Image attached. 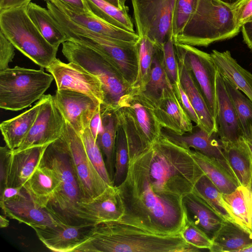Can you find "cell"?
<instances>
[{"instance_id": "ffe728a7", "label": "cell", "mask_w": 252, "mask_h": 252, "mask_svg": "<svg viewBox=\"0 0 252 252\" xmlns=\"http://www.w3.org/2000/svg\"><path fill=\"white\" fill-rule=\"evenodd\" d=\"M154 107L162 128L180 135L193 131L192 121L182 106L173 87L163 91Z\"/></svg>"}, {"instance_id": "6da1fadb", "label": "cell", "mask_w": 252, "mask_h": 252, "mask_svg": "<svg viewBox=\"0 0 252 252\" xmlns=\"http://www.w3.org/2000/svg\"><path fill=\"white\" fill-rule=\"evenodd\" d=\"M204 174L190 149L161 133L129 158L126 178L116 187L125 208L122 219L159 233L182 234L188 221L184 198Z\"/></svg>"}, {"instance_id": "8992f818", "label": "cell", "mask_w": 252, "mask_h": 252, "mask_svg": "<svg viewBox=\"0 0 252 252\" xmlns=\"http://www.w3.org/2000/svg\"><path fill=\"white\" fill-rule=\"evenodd\" d=\"M28 4L0 12V31L15 48L46 68L56 59L58 48L44 38L29 17Z\"/></svg>"}, {"instance_id": "44dd1931", "label": "cell", "mask_w": 252, "mask_h": 252, "mask_svg": "<svg viewBox=\"0 0 252 252\" xmlns=\"http://www.w3.org/2000/svg\"><path fill=\"white\" fill-rule=\"evenodd\" d=\"M49 0L66 15L72 21L81 27L96 33L113 38L137 42L139 36L135 32H130L111 25L92 13L78 11L60 0Z\"/></svg>"}, {"instance_id": "484cf974", "label": "cell", "mask_w": 252, "mask_h": 252, "mask_svg": "<svg viewBox=\"0 0 252 252\" xmlns=\"http://www.w3.org/2000/svg\"><path fill=\"white\" fill-rule=\"evenodd\" d=\"M184 203L188 220L212 240L224 220L192 192L184 197Z\"/></svg>"}, {"instance_id": "603a6c76", "label": "cell", "mask_w": 252, "mask_h": 252, "mask_svg": "<svg viewBox=\"0 0 252 252\" xmlns=\"http://www.w3.org/2000/svg\"><path fill=\"white\" fill-rule=\"evenodd\" d=\"M48 146L33 147L16 153L12 151L6 187H23L41 163Z\"/></svg>"}, {"instance_id": "7402d4cb", "label": "cell", "mask_w": 252, "mask_h": 252, "mask_svg": "<svg viewBox=\"0 0 252 252\" xmlns=\"http://www.w3.org/2000/svg\"><path fill=\"white\" fill-rule=\"evenodd\" d=\"M61 181L56 172L41 161L23 186L37 207L45 209L59 189Z\"/></svg>"}, {"instance_id": "f5cc1de1", "label": "cell", "mask_w": 252, "mask_h": 252, "mask_svg": "<svg viewBox=\"0 0 252 252\" xmlns=\"http://www.w3.org/2000/svg\"><path fill=\"white\" fill-rule=\"evenodd\" d=\"M72 7L75 9L84 11L87 13H91L88 7V5L85 0H60Z\"/></svg>"}, {"instance_id": "c3c4849f", "label": "cell", "mask_w": 252, "mask_h": 252, "mask_svg": "<svg viewBox=\"0 0 252 252\" xmlns=\"http://www.w3.org/2000/svg\"><path fill=\"white\" fill-rule=\"evenodd\" d=\"M25 192L23 187H6L0 191V202L6 201Z\"/></svg>"}, {"instance_id": "db71d44e", "label": "cell", "mask_w": 252, "mask_h": 252, "mask_svg": "<svg viewBox=\"0 0 252 252\" xmlns=\"http://www.w3.org/2000/svg\"><path fill=\"white\" fill-rule=\"evenodd\" d=\"M242 138L246 144L252 157V127L250 128L249 133L246 135L243 136Z\"/></svg>"}, {"instance_id": "7bdbcfd3", "label": "cell", "mask_w": 252, "mask_h": 252, "mask_svg": "<svg viewBox=\"0 0 252 252\" xmlns=\"http://www.w3.org/2000/svg\"><path fill=\"white\" fill-rule=\"evenodd\" d=\"M182 235L188 243L202 250L207 249L209 251L212 246V240L189 220L182 232Z\"/></svg>"}, {"instance_id": "11a10c76", "label": "cell", "mask_w": 252, "mask_h": 252, "mask_svg": "<svg viewBox=\"0 0 252 252\" xmlns=\"http://www.w3.org/2000/svg\"><path fill=\"white\" fill-rule=\"evenodd\" d=\"M9 225V220L5 217L2 215L0 216V227L5 228Z\"/></svg>"}, {"instance_id": "d590c367", "label": "cell", "mask_w": 252, "mask_h": 252, "mask_svg": "<svg viewBox=\"0 0 252 252\" xmlns=\"http://www.w3.org/2000/svg\"><path fill=\"white\" fill-rule=\"evenodd\" d=\"M192 192L224 220L236 222L224 201L222 193L205 174L197 181Z\"/></svg>"}, {"instance_id": "b9f144b4", "label": "cell", "mask_w": 252, "mask_h": 252, "mask_svg": "<svg viewBox=\"0 0 252 252\" xmlns=\"http://www.w3.org/2000/svg\"><path fill=\"white\" fill-rule=\"evenodd\" d=\"M162 64L169 80L174 85L179 80V76L173 37L162 46Z\"/></svg>"}, {"instance_id": "681fc988", "label": "cell", "mask_w": 252, "mask_h": 252, "mask_svg": "<svg viewBox=\"0 0 252 252\" xmlns=\"http://www.w3.org/2000/svg\"><path fill=\"white\" fill-rule=\"evenodd\" d=\"M89 127L94 137L96 140L99 133L102 129L100 107L96 111L91 121Z\"/></svg>"}, {"instance_id": "1f68e13d", "label": "cell", "mask_w": 252, "mask_h": 252, "mask_svg": "<svg viewBox=\"0 0 252 252\" xmlns=\"http://www.w3.org/2000/svg\"><path fill=\"white\" fill-rule=\"evenodd\" d=\"M102 129L96 142L104 157L105 165L113 183L118 118L115 111L100 109Z\"/></svg>"}, {"instance_id": "f1b7e54d", "label": "cell", "mask_w": 252, "mask_h": 252, "mask_svg": "<svg viewBox=\"0 0 252 252\" xmlns=\"http://www.w3.org/2000/svg\"><path fill=\"white\" fill-rule=\"evenodd\" d=\"M194 159L204 174L219 189L222 194H229L240 186L236 179L216 159L190 149Z\"/></svg>"}, {"instance_id": "2e32d148", "label": "cell", "mask_w": 252, "mask_h": 252, "mask_svg": "<svg viewBox=\"0 0 252 252\" xmlns=\"http://www.w3.org/2000/svg\"><path fill=\"white\" fill-rule=\"evenodd\" d=\"M94 224L83 222L77 225L70 224L60 215L54 224L34 226L40 241L49 250L56 252H73Z\"/></svg>"}, {"instance_id": "e575fe53", "label": "cell", "mask_w": 252, "mask_h": 252, "mask_svg": "<svg viewBox=\"0 0 252 252\" xmlns=\"http://www.w3.org/2000/svg\"><path fill=\"white\" fill-rule=\"evenodd\" d=\"M85 0L93 14L115 27L135 32L126 8H118L104 0Z\"/></svg>"}, {"instance_id": "ac0fdd59", "label": "cell", "mask_w": 252, "mask_h": 252, "mask_svg": "<svg viewBox=\"0 0 252 252\" xmlns=\"http://www.w3.org/2000/svg\"><path fill=\"white\" fill-rule=\"evenodd\" d=\"M217 124L221 139L227 144L240 141L243 136L239 118L223 77L216 75Z\"/></svg>"}, {"instance_id": "5bb4252c", "label": "cell", "mask_w": 252, "mask_h": 252, "mask_svg": "<svg viewBox=\"0 0 252 252\" xmlns=\"http://www.w3.org/2000/svg\"><path fill=\"white\" fill-rule=\"evenodd\" d=\"M125 214V208L116 187L109 186L92 198H81L77 203L72 218L94 225L118 221Z\"/></svg>"}, {"instance_id": "277c9868", "label": "cell", "mask_w": 252, "mask_h": 252, "mask_svg": "<svg viewBox=\"0 0 252 252\" xmlns=\"http://www.w3.org/2000/svg\"><path fill=\"white\" fill-rule=\"evenodd\" d=\"M240 29L232 6L219 0H199L195 11L173 40L174 44L207 47L234 37Z\"/></svg>"}, {"instance_id": "9c48e42d", "label": "cell", "mask_w": 252, "mask_h": 252, "mask_svg": "<svg viewBox=\"0 0 252 252\" xmlns=\"http://www.w3.org/2000/svg\"><path fill=\"white\" fill-rule=\"evenodd\" d=\"M137 33L162 46L173 37L171 23L175 0H131Z\"/></svg>"}, {"instance_id": "52a82bcc", "label": "cell", "mask_w": 252, "mask_h": 252, "mask_svg": "<svg viewBox=\"0 0 252 252\" xmlns=\"http://www.w3.org/2000/svg\"><path fill=\"white\" fill-rule=\"evenodd\" d=\"M54 77L44 72L16 66L0 71V107L19 111L39 100Z\"/></svg>"}, {"instance_id": "4316f807", "label": "cell", "mask_w": 252, "mask_h": 252, "mask_svg": "<svg viewBox=\"0 0 252 252\" xmlns=\"http://www.w3.org/2000/svg\"><path fill=\"white\" fill-rule=\"evenodd\" d=\"M212 252H241L252 245V233L236 222L224 220L212 239Z\"/></svg>"}, {"instance_id": "6f0895ef", "label": "cell", "mask_w": 252, "mask_h": 252, "mask_svg": "<svg viewBox=\"0 0 252 252\" xmlns=\"http://www.w3.org/2000/svg\"><path fill=\"white\" fill-rule=\"evenodd\" d=\"M111 4L115 5V6L121 8V9H124L122 8L120 4V0H104Z\"/></svg>"}, {"instance_id": "9f6ffc18", "label": "cell", "mask_w": 252, "mask_h": 252, "mask_svg": "<svg viewBox=\"0 0 252 252\" xmlns=\"http://www.w3.org/2000/svg\"><path fill=\"white\" fill-rule=\"evenodd\" d=\"M220 1L228 5L233 6L241 0H219Z\"/></svg>"}, {"instance_id": "91938a15", "label": "cell", "mask_w": 252, "mask_h": 252, "mask_svg": "<svg viewBox=\"0 0 252 252\" xmlns=\"http://www.w3.org/2000/svg\"><path fill=\"white\" fill-rule=\"evenodd\" d=\"M127 0H120V4L122 8H126V2Z\"/></svg>"}, {"instance_id": "f907efd6", "label": "cell", "mask_w": 252, "mask_h": 252, "mask_svg": "<svg viewBox=\"0 0 252 252\" xmlns=\"http://www.w3.org/2000/svg\"><path fill=\"white\" fill-rule=\"evenodd\" d=\"M244 41L252 51V17L241 27Z\"/></svg>"}, {"instance_id": "ab89813d", "label": "cell", "mask_w": 252, "mask_h": 252, "mask_svg": "<svg viewBox=\"0 0 252 252\" xmlns=\"http://www.w3.org/2000/svg\"><path fill=\"white\" fill-rule=\"evenodd\" d=\"M80 136L86 153L94 166L104 180L109 185L113 186L102 152L90 127H87Z\"/></svg>"}, {"instance_id": "74e56055", "label": "cell", "mask_w": 252, "mask_h": 252, "mask_svg": "<svg viewBox=\"0 0 252 252\" xmlns=\"http://www.w3.org/2000/svg\"><path fill=\"white\" fill-rule=\"evenodd\" d=\"M128 148L124 129L118 120L114 156L113 185L119 186L125 179L128 166Z\"/></svg>"}, {"instance_id": "d4e9b609", "label": "cell", "mask_w": 252, "mask_h": 252, "mask_svg": "<svg viewBox=\"0 0 252 252\" xmlns=\"http://www.w3.org/2000/svg\"><path fill=\"white\" fill-rule=\"evenodd\" d=\"M210 54L220 75L252 102V74L237 63L229 51L213 50Z\"/></svg>"}, {"instance_id": "bcb514c9", "label": "cell", "mask_w": 252, "mask_h": 252, "mask_svg": "<svg viewBox=\"0 0 252 252\" xmlns=\"http://www.w3.org/2000/svg\"><path fill=\"white\" fill-rule=\"evenodd\" d=\"M232 8L236 22L241 27L252 17V0H241Z\"/></svg>"}, {"instance_id": "f6af8a7d", "label": "cell", "mask_w": 252, "mask_h": 252, "mask_svg": "<svg viewBox=\"0 0 252 252\" xmlns=\"http://www.w3.org/2000/svg\"><path fill=\"white\" fill-rule=\"evenodd\" d=\"M15 48L13 44L0 31V71L9 68V63L15 56Z\"/></svg>"}, {"instance_id": "5b68a950", "label": "cell", "mask_w": 252, "mask_h": 252, "mask_svg": "<svg viewBox=\"0 0 252 252\" xmlns=\"http://www.w3.org/2000/svg\"><path fill=\"white\" fill-rule=\"evenodd\" d=\"M62 53L69 62L76 63L100 80L104 94L101 109L116 111L134 89L101 53L69 39L62 44Z\"/></svg>"}, {"instance_id": "8d00e7d4", "label": "cell", "mask_w": 252, "mask_h": 252, "mask_svg": "<svg viewBox=\"0 0 252 252\" xmlns=\"http://www.w3.org/2000/svg\"><path fill=\"white\" fill-rule=\"evenodd\" d=\"M158 45L146 36H140L139 38L138 42V71L137 80L133 86V88L136 91H140L147 81Z\"/></svg>"}, {"instance_id": "680465c9", "label": "cell", "mask_w": 252, "mask_h": 252, "mask_svg": "<svg viewBox=\"0 0 252 252\" xmlns=\"http://www.w3.org/2000/svg\"><path fill=\"white\" fill-rule=\"evenodd\" d=\"M252 252V245L244 248L241 251V252Z\"/></svg>"}, {"instance_id": "f35d334b", "label": "cell", "mask_w": 252, "mask_h": 252, "mask_svg": "<svg viewBox=\"0 0 252 252\" xmlns=\"http://www.w3.org/2000/svg\"><path fill=\"white\" fill-rule=\"evenodd\" d=\"M223 78L235 107L243 136L246 135L252 127V102L227 79Z\"/></svg>"}, {"instance_id": "ee69618b", "label": "cell", "mask_w": 252, "mask_h": 252, "mask_svg": "<svg viewBox=\"0 0 252 252\" xmlns=\"http://www.w3.org/2000/svg\"><path fill=\"white\" fill-rule=\"evenodd\" d=\"M174 92L185 112L191 120L194 122L196 126L200 127V123L199 118L193 109L191 103L183 89L179 79L174 85H173Z\"/></svg>"}, {"instance_id": "83f0119b", "label": "cell", "mask_w": 252, "mask_h": 252, "mask_svg": "<svg viewBox=\"0 0 252 252\" xmlns=\"http://www.w3.org/2000/svg\"><path fill=\"white\" fill-rule=\"evenodd\" d=\"M39 99L29 110L0 124V129L6 145L11 150L19 147L30 131L37 116Z\"/></svg>"}, {"instance_id": "f546056e", "label": "cell", "mask_w": 252, "mask_h": 252, "mask_svg": "<svg viewBox=\"0 0 252 252\" xmlns=\"http://www.w3.org/2000/svg\"><path fill=\"white\" fill-rule=\"evenodd\" d=\"M27 12L42 36L52 46L58 48L61 44L69 39L48 9L31 1L27 5Z\"/></svg>"}, {"instance_id": "3957f363", "label": "cell", "mask_w": 252, "mask_h": 252, "mask_svg": "<svg viewBox=\"0 0 252 252\" xmlns=\"http://www.w3.org/2000/svg\"><path fill=\"white\" fill-rule=\"evenodd\" d=\"M46 6L69 39L101 53L133 87L138 71V41L121 40L96 33L72 21L52 2H47Z\"/></svg>"}, {"instance_id": "9a60e30c", "label": "cell", "mask_w": 252, "mask_h": 252, "mask_svg": "<svg viewBox=\"0 0 252 252\" xmlns=\"http://www.w3.org/2000/svg\"><path fill=\"white\" fill-rule=\"evenodd\" d=\"M55 103L65 121L79 134L89 127L101 104L90 96L77 92L58 90L54 95Z\"/></svg>"}, {"instance_id": "4dcf8cb0", "label": "cell", "mask_w": 252, "mask_h": 252, "mask_svg": "<svg viewBox=\"0 0 252 252\" xmlns=\"http://www.w3.org/2000/svg\"><path fill=\"white\" fill-rule=\"evenodd\" d=\"M225 156L239 185L250 188L252 182V157L242 138L237 142L226 144Z\"/></svg>"}, {"instance_id": "94428289", "label": "cell", "mask_w": 252, "mask_h": 252, "mask_svg": "<svg viewBox=\"0 0 252 252\" xmlns=\"http://www.w3.org/2000/svg\"><path fill=\"white\" fill-rule=\"evenodd\" d=\"M251 190L252 191V184H251ZM251 230H252V217H251Z\"/></svg>"}, {"instance_id": "4fadbf2b", "label": "cell", "mask_w": 252, "mask_h": 252, "mask_svg": "<svg viewBox=\"0 0 252 252\" xmlns=\"http://www.w3.org/2000/svg\"><path fill=\"white\" fill-rule=\"evenodd\" d=\"M46 69L54 77L57 90L81 93L103 104L104 94L100 80L79 64L65 63L56 58Z\"/></svg>"}, {"instance_id": "7a4b0ae2", "label": "cell", "mask_w": 252, "mask_h": 252, "mask_svg": "<svg viewBox=\"0 0 252 252\" xmlns=\"http://www.w3.org/2000/svg\"><path fill=\"white\" fill-rule=\"evenodd\" d=\"M182 234H164L123 219L93 225L73 252H197Z\"/></svg>"}, {"instance_id": "ba28073f", "label": "cell", "mask_w": 252, "mask_h": 252, "mask_svg": "<svg viewBox=\"0 0 252 252\" xmlns=\"http://www.w3.org/2000/svg\"><path fill=\"white\" fill-rule=\"evenodd\" d=\"M116 113L129 145L139 152L149 149L160 137L162 127L154 103L139 91L134 89Z\"/></svg>"}, {"instance_id": "30bf717a", "label": "cell", "mask_w": 252, "mask_h": 252, "mask_svg": "<svg viewBox=\"0 0 252 252\" xmlns=\"http://www.w3.org/2000/svg\"><path fill=\"white\" fill-rule=\"evenodd\" d=\"M174 47L177 61L191 74L217 122V69L211 54L187 44H174Z\"/></svg>"}, {"instance_id": "60d3db41", "label": "cell", "mask_w": 252, "mask_h": 252, "mask_svg": "<svg viewBox=\"0 0 252 252\" xmlns=\"http://www.w3.org/2000/svg\"><path fill=\"white\" fill-rule=\"evenodd\" d=\"M199 0H175L171 23L173 38L184 29L194 11Z\"/></svg>"}, {"instance_id": "8fae6325", "label": "cell", "mask_w": 252, "mask_h": 252, "mask_svg": "<svg viewBox=\"0 0 252 252\" xmlns=\"http://www.w3.org/2000/svg\"><path fill=\"white\" fill-rule=\"evenodd\" d=\"M63 136L65 140L82 198H92L109 185L101 177L90 159L79 135L66 122Z\"/></svg>"}, {"instance_id": "7c38bea8", "label": "cell", "mask_w": 252, "mask_h": 252, "mask_svg": "<svg viewBox=\"0 0 252 252\" xmlns=\"http://www.w3.org/2000/svg\"><path fill=\"white\" fill-rule=\"evenodd\" d=\"M40 99V108L30 131L19 147L12 150L13 153L33 147L48 146L63 135L66 121L54 95L44 94Z\"/></svg>"}, {"instance_id": "cb8c5ba5", "label": "cell", "mask_w": 252, "mask_h": 252, "mask_svg": "<svg viewBox=\"0 0 252 252\" xmlns=\"http://www.w3.org/2000/svg\"><path fill=\"white\" fill-rule=\"evenodd\" d=\"M177 62L181 85L199 118L200 128L209 133L218 132L217 122L191 74L181 62Z\"/></svg>"}, {"instance_id": "836d02e7", "label": "cell", "mask_w": 252, "mask_h": 252, "mask_svg": "<svg viewBox=\"0 0 252 252\" xmlns=\"http://www.w3.org/2000/svg\"><path fill=\"white\" fill-rule=\"evenodd\" d=\"M173 85L169 80L162 64V47L157 46L147 81L139 92L154 104L161 97L163 91Z\"/></svg>"}, {"instance_id": "7dc6e473", "label": "cell", "mask_w": 252, "mask_h": 252, "mask_svg": "<svg viewBox=\"0 0 252 252\" xmlns=\"http://www.w3.org/2000/svg\"><path fill=\"white\" fill-rule=\"evenodd\" d=\"M12 150L6 145L0 148V190L6 186Z\"/></svg>"}, {"instance_id": "d6a6232c", "label": "cell", "mask_w": 252, "mask_h": 252, "mask_svg": "<svg viewBox=\"0 0 252 252\" xmlns=\"http://www.w3.org/2000/svg\"><path fill=\"white\" fill-rule=\"evenodd\" d=\"M225 203L236 222L252 233V191L251 188L239 186L229 194H222Z\"/></svg>"}, {"instance_id": "d6986e66", "label": "cell", "mask_w": 252, "mask_h": 252, "mask_svg": "<svg viewBox=\"0 0 252 252\" xmlns=\"http://www.w3.org/2000/svg\"><path fill=\"white\" fill-rule=\"evenodd\" d=\"M197 127L198 129L195 132L182 135L162 128V133L186 148L195 150L216 159L234 176L225 156L227 143L221 139L218 132L209 133L203 129Z\"/></svg>"}, {"instance_id": "816d5d0a", "label": "cell", "mask_w": 252, "mask_h": 252, "mask_svg": "<svg viewBox=\"0 0 252 252\" xmlns=\"http://www.w3.org/2000/svg\"><path fill=\"white\" fill-rule=\"evenodd\" d=\"M32 0H0V12L28 4Z\"/></svg>"}, {"instance_id": "e0dca14e", "label": "cell", "mask_w": 252, "mask_h": 252, "mask_svg": "<svg viewBox=\"0 0 252 252\" xmlns=\"http://www.w3.org/2000/svg\"><path fill=\"white\" fill-rule=\"evenodd\" d=\"M0 206L7 217L32 228L54 224L58 222L60 216L53 209L35 206L26 192L6 201L0 202Z\"/></svg>"}]
</instances>
